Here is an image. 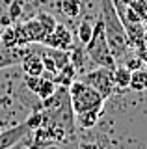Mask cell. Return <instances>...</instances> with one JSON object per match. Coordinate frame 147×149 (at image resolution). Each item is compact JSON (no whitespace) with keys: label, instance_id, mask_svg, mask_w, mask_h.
Returning <instances> with one entry per match:
<instances>
[{"label":"cell","instance_id":"6da1fadb","mask_svg":"<svg viewBox=\"0 0 147 149\" xmlns=\"http://www.w3.org/2000/svg\"><path fill=\"white\" fill-rule=\"evenodd\" d=\"M99 4H101V21L104 26V36H106V41L110 45V50H112L116 60H123L130 49L125 26L117 15L114 0H99Z\"/></svg>","mask_w":147,"mask_h":149},{"label":"cell","instance_id":"7a4b0ae2","mask_svg":"<svg viewBox=\"0 0 147 149\" xmlns=\"http://www.w3.org/2000/svg\"><path fill=\"white\" fill-rule=\"evenodd\" d=\"M86 49V54L88 58L93 62L95 65L99 67H108V69H116L117 65V60L114 58L112 50H110V45L106 41V36H104V26H103V21H99L93 24V36H91L89 43L84 47Z\"/></svg>","mask_w":147,"mask_h":149},{"label":"cell","instance_id":"3957f363","mask_svg":"<svg viewBox=\"0 0 147 149\" xmlns=\"http://www.w3.org/2000/svg\"><path fill=\"white\" fill-rule=\"evenodd\" d=\"M67 91H69L71 108L76 116L82 114V112H88L93 108H103L104 106V99L101 97V93L97 90H93L84 80H75L67 88Z\"/></svg>","mask_w":147,"mask_h":149},{"label":"cell","instance_id":"277c9868","mask_svg":"<svg viewBox=\"0 0 147 149\" xmlns=\"http://www.w3.org/2000/svg\"><path fill=\"white\" fill-rule=\"evenodd\" d=\"M84 82H88L93 90H97L104 101H106L114 93V90H116L112 69H108V67H97V69H93V71H89L84 77Z\"/></svg>","mask_w":147,"mask_h":149},{"label":"cell","instance_id":"5b68a950","mask_svg":"<svg viewBox=\"0 0 147 149\" xmlns=\"http://www.w3.org/2000/svg\"><path fill=\"white\" fill-rule=\"evenodd\" d=\"M43 45L49 47V49H58V50H65V52H69V50H73V47H75V37H73L71 30H69L65 24L58 22L56 28L45 37Z\"/></svg>","mask_w":147,"mask_h":149},{"label":"cell","instance_id":"8992f818","mask_svg":"<svg viewBox=\"0 0 147 149\" xmlns=\"http://www.w3.org/2000/svg\"><path fill=\"white\" fill-rule=\"evenodd\" d=\"M26 54H28L26 47H6L0 41V69L21 63Z\"/></svg>","mask_w":147,"mask_h":149},{"label":"cell","instance_id":"52a82bcc","mask_svg":"<svg viewBox=\"0 0 147 149\" xmlns=\"http://www.w3.org/2000/svg\"><path fill=\"white\" fill-rule=\"evenodd\" d=\"M28 125L26 123H21V125H15V127L8 129V130H2L0 132V149H13L15 146H19V142L28 134Z\"/></svg>","mask_w":147,"mask_h":149},{"label":"cell","instance_id":"ba28073f","mask_svg":"<svg viewBox=\"0 0 147 149\" xmlns=\"http://www.w3.org/2000/svg\"><path fill=\"white\" fill-rule=\"evenodd\" d=\"M21 30H22V34H24V39H26L28 45H32V43L43 45L45 37H47V30H45L43 24H41L35 17H32L30 21H26V22H22Z\"/></svg>","mask_w":147,"mask_h":149},{"label":"cell","instance_id":"9c48e42d","mask_svg":"<svg viewBox=\"0 0 147 149\" xmlns=\"http://www.w3.org/2000/svg\"><path fill=\"white\" fill-rule=\"evenodd\" d=\"M22 69H24V74H34V77H41L45 71V65H43V58H41L39 54H35V52H30L28 50V54L22 58Z\"/></svg>","mask_w":147,"mask_h":149},{"label":"cell","instance_id":"30bf717a","mask_svg":"<svg viewBox=\"0 0 147 149\" xmlns=\"http://www.w3.org/2000/svg\"><path fill=\"white\" fill-rule=\"evenodd\" d=\"M75 80H76V67L71 62H67L56 74H54V82H56V86H60V88H69Z\"/></svg>","mask_w":147,"mask_h":149},{"label":"cell","instance_id":"8fae6325","mask_svg":"<svg viewBox=\"0 0 147 149\" xmlns=\"http://www.w3.org/2000/svg\"><path fill=\"white\" fill-rule=\"evenodd\" d=\"M130 69L125 67V65H116V69L112 71L114 74V86L119 91H125L130 90Z\"/></svg>","mask_w":147,"mask_h":149},{"label":"cell","instance_id":"7c38bea8","mask_svg":"<svg viewBox=\"0 0 147 149\" xmlns=\"http://www.w3.org/2000/svg\"><path fill=\"white\" fill-rule=\"evenodd\" d=\"M56 91H58L56 82H54L52 78L43 77V74H41V80H39V86H37V91H35V95H37L41 101H45V99H49V97H52Z\"/></svg>","mask_w":147,"mask_h":149},{"label":"cell","instance_id":"4fadbf2b","mask_svg":"<svg viewBox=\"0 0 147 149\" xmlns=\"http://www.w3.org/2000/svg\"><path fill=\"white\" fill-rule=\"evenodd\" d=\"M101 114H103V108H93V110H88V112H82V114H78L76 118H78L80 127L91 129V127H95V125H97Z\"/></svg>","mask_w":147,"mask_h":149},{"label":"cell","instance_id":"5bb4252c","mask_svg":"<svg viewBox=\"0 0 147 149\" xmlns=\"http://www.w3.org/2000/svg\"><path fill=\"white\" fill-rule=\"evenodd\" d=\"M130 90L144 91L147 90V69H136L130 73Z\"/></svg>","mask_w":147,"mask_h":149},{"label":"cell","instance_id":"9a60e30c","mask_svg":"<svg viewBox=\"0 0 147 149\" xmlns=\"http://www.w3.org/2000/svg\"><path fill=\"white\" fill-rule=\"evenodd\" d=\"M60 9H62V13L67 15L69 19H76L82 11V4H80V0H62Z\"/></svg>","mask_w":147,"mask_h":149},{"label":"cell","instance_id":"2e32d148","mask_svg":"<svg viewBox=\"0 0 147 149\" xmlns=\"http://www.w3.org/2000/svg\"><path fill=\"white\" fill-rule=\"evenodd\" d=\"M91 36H93V24H91L89 21H82L80 24H78V30H76V37H78L80 45L86 47V45L89 43Z\"/></svg>","mask_w":147,"mask_h":149},{"label":"cell","instance_id":"e0dca14e","mask_svg":"<svg viewBox=\"0 0 147 149\" xmlns=\"http://www.w3.org/2000/svg\"><path fill=\"white\" fill-rule=\"evenodd\" d=\"M35 19L43 24V28L47 30V36L50 34V32L56 28V24H58V21H56V17L54 15H50V13H47V11H37V15H35Z\"/></svg>","mask_w":147,"mask_h":149},{"label":"cell","instance_id":"ac0fdd59","mask_svg":"<svg viewBox=\"0 0 147 149\" xmlns=\"http://www.w3.org/2000/svg\"><path fill=\"white\" fill-rule=\"evenodd\" d=\"M8 15L11 17V21L15 22L17 19L22 15V0H11V6H10V11Z\"/></svg>","mask_w":147,"mask_h":149},{"label":"cell","instance_id":"d6986e66","mask_svg":"<svg viewBox=\"0 0 147 149\" xmlns=\"http://www.w3.org/2000/svg\"><path fill=\"white\" fill-rule=\"evenodd\" d=\"M39 80H41V77H34V74H24V84H26V88H28L32 93L37 91Z\"/></svg>","mask_w":147,"mask_h":149},{"label":"cell","instance_id":"ffe728a7","mask_svg":"<svg viewBox=\"0 0 147 149\" xmlns=\"http://www.w3.org/2000/svg\"><path fill=\"white\" fill-rule=\"evenodd\" d=\"M125 67H128L130 71H136V69H141V60L140 58H125Z\"/></svg>","mask_w":147,"mask_h":149},{"label":"cell","instance_id":"44dd1931","mask_svg":"<svg viewBox=\"0 0 147 149\" xmlns=\"http://www.w3.org/2000/svg\"><path fill=\"white\" fill-rule=\"evenodd\" d=\"M78 149H104V147H101V143L97 142H80Z\"/></svg>","mask_w":147,"mask_h":149},{"label":"cell","instance_id":"7402d4cb","mask_svg":"<svg viewBox=\"0 0 147 149\" xmlns=\"http://www.w3.org/2000/svg\"><path fill=\"white\" fill-rule=\"evenodd\" d=\"M2 30H4V26H2V24H0V34H2Z\"/></svg>","mask_w":147,"mask_h":149},{"label":"cell","instance_id":"603a6c76","mask_svg":"<svg viewBox=\"0 0 147 149\" xmlns=\"http://www.w3.org/2000/svg\"><path fill=\"white\" fill-rule=\"evenodd\" d=\"M26 2H35V0H26Z\"/></svg>","mask_w":147,"mask_h":149},{"label":"cell","instance_id":"cb8c5ba5","mask_svg":"<svg viewBox=\"0 0 147 149\" xmlns=\"http://www.w3.org/2000/svg\"><path fill=\"white\" fill-rule=\"evenodd\" d=\"M13 149H19V147H17V146H15V147H13Z\"/></svg>","mask_w":147,"mask_h":149},{"label":"cell","instance_id":"d4e9b609","mask_svg":"<svg viewBox=\"0 0 147 149\" xmlns=\"http://www.w3.org/2000/svg\"><path fill=\"white\" fill-rule=\"evenodd\" d=\"M0 132H2V129H0Z\"/></svg>","mask_w":147,"mask_h":149}]
</instances>
